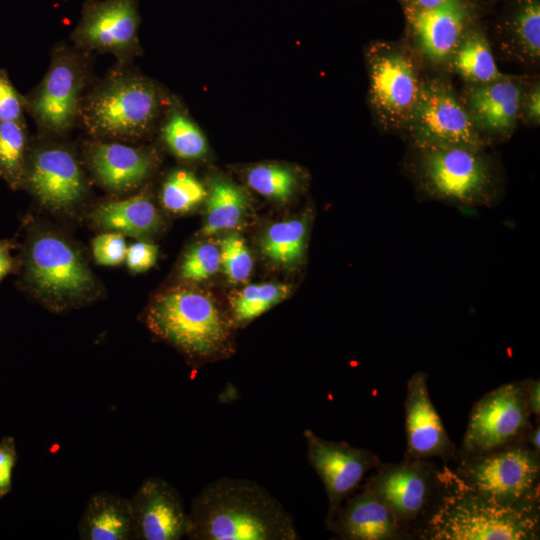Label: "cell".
Returning a JSON list of instances; mask_svg holds the SVG:
<instances>
[{"instance_id":"cell-1","label":"cell","mask_w":540,"mask_h":540,"mask_svg":"<svg viewBox=\"0 0 540 540\" xmlns=\"http://www.w3.org/2000/svg\"><path fill=\"white\" fill-rule=\"evenodd\" d=\"M191 540H297L292 516L255 481L223 477L192 500Z\"/></svg>"},{"instance_id":"cell-2","label":"cell","mask_w":540,"mask_h":540,"mask_svg":"<svg viewBox=\"0 0 540 540\" xmlns=\"http://www.w3.org/2000/svg\"><path fill=\"white\" fill-rule=\"evenodd\" d=\"M441 494L423 520L420 539H539V508L511 507L457 484L446 467L439 470Z\"/></svg>"},{"instance_id":"cell-3","label":"cell","mask_w":540,"mask_h":540,"mask_svg":"<svg viewBox=\"0 0 540 540\" xmlns=\"http://www.w3.org/2000/svg\"><path fill=\"white\" fill-rule=\"evenodd\" d=\"M146 323L192 362L215 360L231 350V322L209 296L194 289L175 288L157 296Z\"/></svg>"},{"instance_id":"cell-4","label":"cell","mask_w":540,"mask_h":540,"mask_svg":"<svg viewBox=\"0 0 540 540\" xmlns=\"http://www.w3.org/2000/svg\"><path fill=\"white\" fill-rule=\"evenodd\" d=\"M415 150L413 174L426 197L461 207L496 203L499 179L482 149L448 146Z\"/></svg>"},{"instance_id":"cell-5","label":"cell","mask_w":540,"mask_h":540,"mask_svg":"<svg viewBox=\"0 0 540 540\" xmlns=\"http://www.w3.org/2000/svg\"><path fill=\"white\" fill-rule=\"evenodd\" d=\"M446 467L460 486L502 505L539 508L540 454L525 441L477 454H459Z\"/></svg>"},{"instance_id":"cell-6","label":"cell","mask_w":540,"mask_h":540,"mask_svg":"<svg viewBox=\"0 0 540 540\" xmlns=\"http://www.w3.org/2000/svg\"><path fill=\"white\" fill-rule=\"evenodd\" d=\"M369 98L377 119L386 129H403L422 86L413 56L396 43L378 41L366 51Z\"/></svg>"},{"instance_id":"cell-7","label":"cell","mask_w":540,"mask_h":540,"mask_svg":"<svg viewBox=\"0 0 540 540\" xmlns=\"http://www.w3.org/2000/svg\"><path fill=\"white\" fill-rule=\"evenodd\" d=\"M403 129L415 148L482 149L485 145L463 102L452 87L440 79L422 82L417 103Z\"/></svg>"},{"instance_id":"cell-8","label":"cell","mask_w":540,"mask_h":540,"mask_svg":"<svg viewBox=\"0 0 540 540\" xmlns=\"http://www.w3.org/2000/svg\"><path fill=\"white\" fill-rule=\"evenodd\" d=\"M25 278L35 293L62 307L83 298L94 287V278L80 254L65 240L39 235L25 255Z\"/></svg>"},{"instance_id":"cell-9","label":"cell","mask_w":540,"mask_h":540,"mask_svg":"<svg viewBox=\"0 0 540 540\" xmlns=\"http://www.w3.org/2000/svg\"><path fill=\"white\" fill-rule=\"evenodd\" d=\"M525 381L503 384L472 407L459 454H477L524 441L531 428Z\"/></svg>"},{"instance_id":"cell-10","label":"cell","mask_w":540,"mask_h":540,"mask_svg":"<svg viewBox=\"0 0 540 540\" xmlns=\"http://www.w3.org/2000/svg\"><path fill=\"white\" fill-rule=\"evenodd\" d=\"M365 485L408 531L432 507L440 489L439 470L429 459L405 456L396 464L381 463Z\"/></svg>"},{"instance_id":"cell-11","label":"cell","mask_w":540,"mask_h":540,"mask_svg":"<svg viewBox=\"0 0 540 540\" xmlns=\"http://www.w3.org/2000/svg\"><path fill=\"white\" fill-rule=\"evenodd\" d=\"M157 109V92L150 83L139 78H124L92 97L86 120L91 129L100 134L134 136L148 128Z\"/></svg>"},{"instance_id":"cell-12","label":"cell","mask_w":540,"mask_h":540,"mask_svg":"<svg viewBox=\"0 0 540 540\" xmlns=\"http://www.w3.org/2000/svg\"><path fill=\"white\" fill-rule=\"evenodd\" d=\"M303 436L308 463L321 479L326 492L328 513L325 521H328L358 489L365 475L378 468L381 462L368 449L354 447L343 441L323 439L311 429H305Z\"/></svg>"},{"instance_id":"cell-13","label":"cell","mask_w":540,"mask_h":540,"mask_svg":"<svg viewBox=\"0 0 540 540\" xmlns=\"http://www.w3.org/2000/svg\"><path fill=\"white\" fill-rule=\"evenodd\" d=\"M134 539L179 540L187 537L190 520L178 491L160 477L145 479L129 498Z\"/></svg>"},{"instance_id":"cell-14","label":"cell","mask_w":540,"mask_h":540,"mask_svg":"<svg viewBox=\"0 0 540 540\" xmlns=\"http://www.w3.org/2000/svg\"><path fill=\"white\" fill-rule=\"evenodd\" d=\"M526 89L524 78L512 75L468 86L462 102L484 141L504 140L513 134Z\"/></svg>"},{"instance_id":"cell-15","label":"cell","mask_w":540,"mask_h":540,"mask_svg":"<svg viewBox=\"0 0 540 540\" xmlns=\"http://www.w3.org/2000/svg\"><path fill=\"white\" fill-rule=\"evenodd\" d=\"M427 380L428 375L418 371L407 382L404 401L407 441L405 456L415 459L456 460L459 452L430 399Z\"/></svg>"},{"instance_id":"cell-16","label":"cell","mask_w":540,"mask_h":540,"mask_svg":"<svg viewBox=\"0 0 540 540\" xmlns=\"http://www.w3.org/2000/svg\"><path fill=\"white\" fill-rule=\"evenodd\" d=\"M326 529L347 540H394L408 536L391 510L365 484L352 493Z\"/></svg>"},{"instance_id":"cell-17","label":"cell","mask_w":540,"mask_h":540,"mask_svg":"<svg viewBox=\"0 0 540 540\" xmlns=\"http://www.w3.org/2000/svg\"><path fill=\"white\" fill-rule=\"evenodd\" d=\"M409 21L418 51L431 63H446L467 31L469 10L462 0L410 9Z\"/></svg>"},{"instance_id":"cell-18","label":"cell","mask_w":540,"mask_h":540,"mask_svg":"<svg viewBox=\"0 0 540 540\" xmlns=\"http://www.w3.org/2000/svg\"><path fill=\"white\" fill-rule=\"evenodd\" d=\"M28 183L41 203L53 209L74 205L85 192L84 178L77 162L63 149L39 151L33 159Z\"/></svg>"},{"instance_id":"cell-19","label":"cell","mask_w":540,"mask_h":540,"mask_svg":"<svg viewBox=\"0 0 540 540\" xmlns=\"http://www.w3.org/2000/svg\"><path fill=\"white\" fill-rule=\"evenodd\" d=\"M137 0L93 2L85 10L78 38L92 47L123 50L130 46L138 26Z\"/></svg>"},{"instance_id":"cell-20","label":"cell","mask_w":540,"mask_h":540,"mask_svg":"<svg viewBox=\"0 0 540 540\" xmlns=\"http://www.w3.org/2000/svg\"><path fill=\"white\" fill-rule=\"evenodd\" d=\"M80 84L79 74L71 63H56L31 104L39 122L54 131L69 127L76 112Z\"/></svg>"},{"instance_id":"cell-21","label":"cell","mask_w":540,"mask_h":540,"mask_svg":"<svg viewBox=\"0 0 540 540\" xmlns=\"http://www.w3.org/2000/svg\"><path fill=\"white\" fill-rule=\"evenodd\" d=\"M83 540H131L134 527L129 499L110 492L90 496L78 525Z\"/></svg>"},{"instance_id":"cell-22","label":"cell","mask_w":540,"mask_h":540,"mask_svg":"<svg viewBox=\"0 0 540 540\" xmlns=\"http://www.w3.org/2000/svg\"><path fill=\"white\" fill-rule=\"evenodd\" d=\"M92 168L107 188L125 191L138 185L149 173L151 162L142 151L118 143L95 146L91 152Z\"/></svg>"},{"instance_id":"cell-23","label":"cell","mask_w":540,"mask_h":540,"mask_svg":"<svg viewBox=\"0 0 540 540\" xmlns=\"http://www.w3.org/2000/svg\"><path fill=\"white\" fill-rule=\"evenodd\" d=\"M93 217L105 229L134 237L152 233L160 223L154 204L143 194L102 204Z\"/></svg>"},{"instance_id":"cell-24","label":"cell","mask_w":540,"mask_h":540,"mask_svg":"<svg viewBox=\"0 0 540 540\" xmlns=\"http://www.w3.org/2000/svg\"><path fill=\"white\" fill-rule=\"evenodd\" d=\"M446 63L470 84H483L503 76L487 39L477 30L464 33Z\"/></svg>"},{"instance_id":"cell-25","label":"cell","mask_w":540,"mask_h":540,"mask_svg":"<svg viewBox=\"0 0 540 540\" xmlns=\"http://www.w3.org/2000/svg\"><path fill=\"white\" fill-rule=\"evenodd\" d=\"M207 196L204 235L234 228L240 222L247 205L242 189L223 178H214Z\"/></svg>"},{"instance_id":"cell-26","label":"cell","mask_w":540,"mask_h":540,"mask_svg":"<svg viewBox=\"0 0 540 540\" xmlns=\"http://www.w3.org/2000/svg\"><path fill=\"white\" fill-rule=\"evenodd\" d=\"M307 234L306 222L291 219L271 225L265 232L261 248L272 261L282 265L299 262L304 254Z\"/></svg>"},{"instance_id":"cell-27","label":"cell","mask_w":540,"mask_h":540,"mask_svg":"<svg viewBox=\"0 0 540 540\" xmlns=\"http://www.w3.org/2000/svg\"><path fill=\"white\" fill-rule=\"evenodd\" d=\"M509 42L504 44L511 54L528 63L540 57V6L527 0L518 10L509 29ZM503 45V46H504Z\"/></svg>"},{"instance_id":"cell-28","label":"cell","mask_w":540,"mask_h":540,"mask_svg":"<svg viewBox=\"0 0 540 540\" xmlns=\"http://www.w3.org/2000/svg\"><path fill=\"white\" fill-rule=\"evenodd\" d=\"M290 288L284 284L262 283L243 288L232 299L233 319L246 324L285 299Z\"/></svg>"},{"instance_id":"cell-29","label":"cell","mask_w":540,"mask_h":540,"mask_svg":"<svg viewBox=\"0 0 540 540\" xmlns=\"http://www.w3.org/2000/svg\"><path fill=\"white\" fill-rule=\"evenodd\" d=\"M25 131L19 120L0 122V174L13 188L25 176Z\"/></svg>"},{"instance_id":"cell-30","label":"cell","mask_w":540,"mask_h":540,"mask_svg":"<svg viewBox=\"0 0 540 540\" xmlns=\"http://www.w3.org/2000/svg\"><path fill=\"white\" fill-rule=\"evenodd\" d=\"M168 147L183 159H199L207 153V141L199 128L186 116L174 114L164 127Z\"/></svg>"},{"instance_id":"cell-31","label":"cell","mask_w":540,"mask_h":540,"mask_svg":"<svg viewBox=\"0 0 540 540\" xmlns=\"http://www.w3.org/2000/svg\"><path fill=\"white\" fill-rule=\"evenodd\" d=\"M247 183L261 195L277 201H286L297 187V177L292 170L281 165L264 164L251 168Z\"/></svg>"},{"instance_id":"cell-32","label":"cell","mask_w":540,"mask_h":540,"mask_svg":"<svg viewBox=\"0 0 540 540\" xmlns=\"http://www.w3.org/2000/svg\"><path fill=\"white\" fill-rule=\"evenodd\" d=\"M207 196L202 183L190 172L179 170L166 180L162 190V202L166 209L187 212Z\"/></svg>"},{"instance_id":"cell-33","label":"cell","mask_w":540,"mask_h":540,"mask_svg":"<svg viewBox=\"0 0 540 540\" xmlns=\"http://www.w3.org/2000/svg\"><path fill=\"white\" fill-rule=\"evenodd\" d=\"M221 265L220 249L213 243L195 245L181 265V277L189 281H203L214 275Z\"/></svg>"},{"instance_id":"cell-34","label":"cell","mask_w":540,"mask_h":540,"mask_svg":"<svg viewBox=\"0 0 540 540\" xmlns=\"http://www.w3.org/2000/svg\"><path fill=\"white\" fill-rule=\"evenodd\" d=\"M221 265L230 281H245L253 267L251 253L242 237L238 234L228 235L221 243Z\"/></svg>"},{"instance_id":"cell-35","label":"cell","mask_w":540,"mask_h":540,"mask_svg":"<svg viewBox=\"0 0 540 540\" xmlns=\"http://www.w3.org/2000/svg\"><path fill=\"white\" fill-rule=\"evenodd\" d=\"M93 255L98 264L115 266L126 257V242L122 234L105 233L98 235L92 242Z\"/></svg>"},{"instance_id":"cell-36","label":"cell","mask_w":540,"mask_h":540,"mask_svg":"<svg viewBox=\"0 0 540 540\" xmlns=\"http://www.w3.org/2000/svg\"><path fill=\"white\" fill-rule=\"evenodd\" d=\"M23 111V101L6 74L0 71V122L17 121Z\"/></svg>"},{"instance_id":"cell-37","label":"cell","mask_w":540,"mask_h":540,"mask_svg":"<svg viewBox=\"0 0 540 540\" xmlns=\"http://www.w3.org/2000/svg\"><path fill=\"white\" fill-rule=\"evenodd\" d=\"M126 262L130 270L143 272L151 268L157 259V247L147 242H136L126 250Z\"/></svg>"},{"instance_id":"cell-38","label":"cell","mask_w":540,"mask_h":540,"mask_svg":"<svg viewBox=\"0 0 540 540\" xmlns=\"http://www.w3.org/2000/svg\"><path fill=\"white\" fill-rule=\"evenodd\" d=\"M15 461L14 441L12 438H5L0 443V498L11 490Z\"/></svg>"},{"instance_id":"cell-39","label":"cell","mask_w":540,"mask_h":540,"mask_svg":"<svg viewBox=\"0 0 540 540\" xmlns=\"http://www.w3.org/2000/svg\"><path fill=\"white\" fill-rule=\"evenodd\" d=\"M526 122L538 125L540 122V86L539 83L533 84L526 89L521 106L520 117Z\"/></svg>"},{"instance_id":"cell-40","label":"cell","mask_w":540,"mask_h":540,"mask_svg":"<svg viewBox=\"0 0 540 540\" xmlns=\"http://www.w3.org/2000/svg\"><path fill=\"white\" fill-rule=\"evenodd\" d=\"M526 403L531 415H540V382L539 380H525Z\"/></svg>"},{"instance_id":"cell-41","label":"cell","mask_w":540,"mask_h":540,"mask_svg":"<svg viewBox=\"0 0 540 540\" xmlns=\"http://www.w3.org/2000/svg\"><path fill=\"white\" fill-rule=\"evenodd\" d=\"M12 248L11 242L0 239V281L14 269L15 260L11 254Z\"/></svg>"},{"instance_id":"cell-42","label":"cell","mask_w":540,"mask_h":540,"mask_svg":"<svg viewBox=\"0 0 540 540\" xmlns=\"http://www.w3.org/2000/svg\"><path fill=\"white\" fill-rule=\"evenodd\" d=\"M539 432H540L539 424L536 427H531L527 431L524 437V441L529 446H531L537 453L540 454Z\"/></svg>"},{"instance_id":"cell-43","label":"cell","mask_w":540,"mask_h":540,"mask_svg":"<svg viewBox=\"0 0 540 540\" xmlns=\"http://www.w3.org/2000/svg\"><path fill=\"white\" fill-rule=\"evenodd\" d=\"M411 9H425L437 6L446 0H406Z\"/></svg>"}]
</instances>
